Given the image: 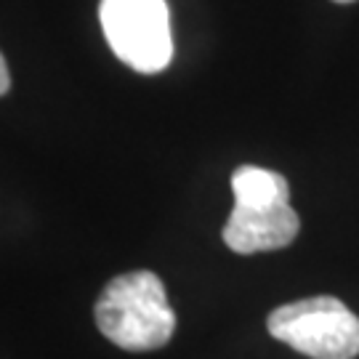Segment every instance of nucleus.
<instances>
[{"label": "nucleus", "mask_w": 359, "mask_h": 359, "mask_svg": "<svg viewBox=\"0 0 359 359\" xmlns=\"http://www.w3.org/2000/svg\"><path fill=\"white\" fill-rule=\"evenodd\" d=\"M96 325L104 338L126 351L165 346L176 330L165 285L154 271H128L107 285L96 301Z\"/></svg>", "instance_id": "obj_1"}, {"label": "nucleus", "mask_w": 359, "mask_h": 359, "mask_svg": "<svg viewBox=\"0 0 359 359\" xmlns=\"http://www.w3.org/2000/svg\"><path fill=\"white\" fill-rule=\"evenodd\" d=\"M234 208L224 243L240 256L280 250L298 237L301 221L290 205V184L271 170H248L231 187Z\"/></svg>", "instance_id": "obj_2"}, {"label": "nucleus", "mask_w": 359, "mask_h": 359, "mask_svg": "<svg viewBox=\"0 0 359 359\" xmlns=\"http://www.w3.org/2000/svg\"><path fill=\"white\" fill-rule=\"evenodd\" d=\"M269 333L311 359H354L359 354V317L333 295H314L274 309Z\"/></svg>", "instance_id": "obj_3"}, {"label": "nucleus", "mask_w": 359, "mask_h": 359, "mask_svg": "<svg viewBox=\"0 0 359 359\" xmlns=\"http://www.w3.org/2000/svg\"><path fill=\"white\" fill-rule=\"evenodd\" d=\"M99 22L109 48L142 75L163 72L173 59L165 0H102Z\"/></svg>", "instance_id": "obj_4"}, {"label": "nucleus", "mask_w": 359, "mask_h": 359, "mask_svg": "<svg viewBox=\"0 0 359 359\" xmlns=\"http://www.w3.org/2000/svg\"><path fill=\"white\" fill-rule=\"evenodd\" d=\"M11 86V75H8V67H6V59H3V53H0V96L8 90Z\"/></svg>", "instance_id": "obj_5"}, {"label": "nucleus", "mask_w": 359, "mask_h": 359, "mask_svg": "<svg viewBox=\"0 0 359 359\" xmlns=\"http://www.w3.org/2000/svg\"><path fill=\"white\" fill-rule=\"evenodd\" d=\"M333 3H354V0H333Z\"/></svg>", "instance_id": "obj_6"}]
</instances>
